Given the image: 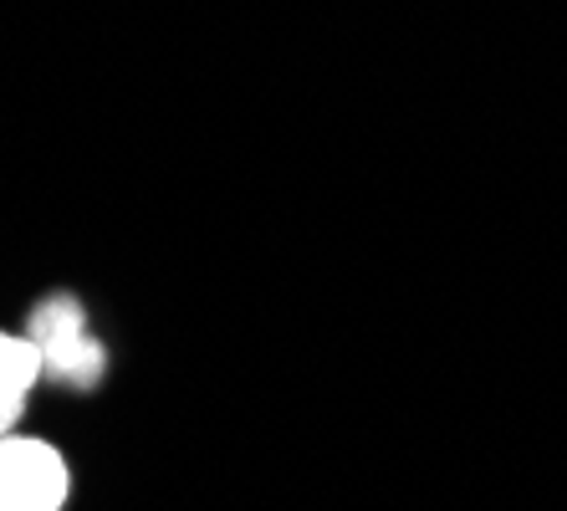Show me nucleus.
Returning <instances> with one entry per match:
<instances>
[{
	"label": "nucleus",
	"instance_id": "1",
	"mask_svg": "<svg viewBox=\"0 0 567 511\" xmlns=\"http://www.w3.org/2000/svg\"><path fill=\"white\" fill-rule=\"evenodd\" d=\"M21 333L37 343L41 374H47V379L66 384V389H97V384H103L107 348L93 338V328H87V307H82L78 297L56 292V297L37 302Z\"/></svg>",
	"mask_w": 567,
	"mask_h": 511
},
{
	"label": "nucleus",
	"instance_id": "2",
	"mask_svg": "<svg viewBox=\"0 0 567 511\" xmlns=\"http://www.w3.org/2000/svg\"><path fill=\"white\" fill-rule=\"evenodd\" d=\"M72 466L41 435H0V511H66Z\"/></svg>",
	"mask_w": 567,
	"mask_h": 511
},
{
	"label": "nucleus",
	"instance_id": "3",
	"mask_svg": "<svg viewBox=\"0 0 567 511\" xmlns=\"http://www.w3.org/2000/svg\"><path fill=\"white\" fill-rule=\"evenodd\" d=\"M41 374V354L27 333H6L0 328V435L21 430V415H27V399L37 394Z\"/></svg>",
	"mask_w": 567,
	"mask_h": 511
}]
</instances>
